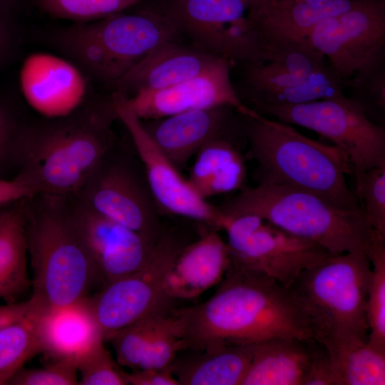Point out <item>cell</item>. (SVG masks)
Returning <instances> with one entry per match:
<instances>
[{"instance_id":"cell-1","label":"cell","mask_w":385,"mask_h":385,"mask_svg":"<svg viewBox=\"0 0 385 385\" xmlns=\"http://www.w3.org/2000/svg\"><path fill=\"white\" fill-rule=\"evenodd\" d=\"M206 301L175 309L184 350L253 345L276 337L314 339L287 287L230 265Z\"/></svg>"},{"instance_id":"cell-2","label":"cell","mask_w":385,"mask_h":385,"mask_svg":"<svg viewBox=\"0 0 385 385\" xmlns=\"http://www.w3.org/2000/svg\"><path fill=\"white\" fill-rule=\"evenodd\" d=\"M115 118L111 96L65 116L26 122L16 177L36 194L74 197L111 151Z\"/></svg>"},{"instance_id":"cell-3","label":"cell","mask_w":385,"mask_h":385,"mask_svg":"<svg viewBox=\"0 0 385 385\" xmlns=\"http://www.w3.org/2000/svg\"><path fill=\"white\" fill-rule=\"evenodd\" d=\"M28 257L35 310L83 299L102 278L88 252L71 197L34 194L24 200Z\"/></svg>"},{"instance_id":"cell-4","label":"cell","mask_w":385,"mask_h":385,"mask_svg":"<svg viewBox=\"0 0 385 385\" xmlns=\"http://www.w3.org/2000/svg\"><path fill=\"white\" fill-rule=\"evenodd\" d=\"M238 114L249 153L257 163L258 183L306 190L345 210L362 209L346 184L345 175H352V167L342 150L249 106Z\"/></svg>"},{"instance_id":"cell-5","label":"cell","mask_w":385,"mask_h":385,"mask_svg":"<svg viewBox=\"0 0 385 385\" xmlns=\"http://www.w3.org/2000/svg\"><path fill=\"white\" fill-rule=\"evenodd\" d=\"M218 209L225 215H257L332 255L367 253L374 230L362 209H342L312 192L276 184L243 187Z\"/></svg>"},{"instance_id":"cell-6","label":"cell","mask_w":385,"mask_h":385,"mask_svg":"<svg viewBox=\"0 0 385 385\" xmlns=\"http://www.w3.org/2000/svg\"><path fill=\"white\" fill-rule=\"evenodd\" d=\"M181 39L162 11L145 10L73 23L54 31L51 43L84 74L113 84L158 46Z\"/></svg>"},{"instance_id":"cell-7","label":"cell","mask_w":385,"mask_h":385,"mask_svg":"<svg viewBox=\"0 0 385 385\" xmlns=\"http://www.w3.org/2000/svg\"><path fill=\"white\" fill-rule=\"evenodd\" d=\"M370 273L364 251L332 255L302 272L287 287L314 340H368Z\"/></svg>"},{"instance_id":"cell-8","label":"cell","mask_w":385,"mask_h":385,"mask_svg":"<svg viewBox=\"0 0 385 385\" xmlns=\"http://www.w3.org/2000/svg\"><path fill=\"white\" fill-rule=\"evenodd\" d=\"M257 113L299 125L331 140L348 157L357 182L367 170L385 166V131L366 115V109L342 93L294 105H262Z\"/></svg>"},{"instance_id":"cell-9","label":"cell","mask_w":385,"mask_h":385,"mask_svg":"<svg viewBox=\"0 0 385 385\" xmlns=\"http://www.w3.org/2000/svg\"><path fill=\"white\" fill-rule=\"evenodd\" d=\"M221 215L220 230L227 234L231 266L263 274L285 287L302 272L332 255L257 215Z\"/></svg>"},{"instance_id":"cell-10","label":"cell","mask_w":385,"mask_h":385,"mask_svg":"<svg viewBox=\"0 0 385 385\" xmlns=\"http://www.w3.org/2000/svg\"><path fill=\"white\" fill-rule=\"evenodd\" d=\"M170 234L160 235L144 265L104 284L88 302L104 341L113 332L155 312L171 309L165 294L166 275L185 246Z\"/></svg>"},{"instance_id":"cell-11","label":"cell","mask_w":385,"mask_h":385,"mask_svg":"<svg viewBox=\"0 0 385 385\" xmlns=\"http://www.w3.org/2000/svg\"><path fill=\"white\" fill-rule=\"evenodd\" d=\"M250 0H170L162 12L190 46L230 65L249 61L252 41L246 14Z\"/></svg>"},{"instance_id":"cell-12","label":"cell","mask_w":385,"mask_h":385,"mask_svg":"<svg viewBox=\"0 0 385 385\" xmlns=\"http://www.w3.org/2000/svg\"><path fill=\"white\" fill-rule=\"evenodd\" d=\"M111 152L73 197L88 209L140 234L154 245L162 232L157 207L147 182Z\"/></svg>"},{"instance_id":"cell-13","label":"cell","mask_w":385,"mask_h":385,"mask_svg":"<svg viewBox=\"0 0 385 385\" xmlns=\"http://www.w3.org/2000/svg\"><path fill=\"white\" fill-rule=\"evenodd\" d=\"M309 42L345 82L385 54L384 0H357L349 10L322 19L312 28Z\"/></svg>"},{"instance_id":"cell-14","label":"cell","mask_w":385,"mask_h":385,"mask_svg":"<svg viewBox=\"0 0 385 385\" xmlns=\"http://www.w3.org/2000/svg\"><path fill=\"white\" fill-rule=\"evenodd\" d=\"M115 112L125 127L144 168L145 177L157 207L163 211L200 222L220 230L222 219L218 207L201 198L187 178L157 148L141 120L119 92L111 94Z\"/></svg>"},{"instance_id":"cell-15","label":"cell","mask_w":385,"mask_h":385,"mask_svg":"<svg viewBox=\"0 0 385 385\" xmlns=\"http://www.w3.org/2000/svg\"><path fill=\"white\" fill-rule=\"evenodd\" d=\"M126 100L143 120L217 106H230L237 111L247 106L235 92L231 65L225 59L196 76L160 90L138 93Z\"/></svg>"},{"instance_id":"cell-16","label":"cell","mask_w":385,"mask_h":385,"mask_svg":"<svg viewBox=\"0 0 385 385\" xmlns=\"http://www.w3.org/2000/svg\"><path fill=\"white\" fill-rule=\"evenodd\" d=\"M21 91L28 104L42 117L67 115L83 104L87 82L70 60L48 53H35L20 70Z\"/></svg>"},{"instance_id":"cell-17","label":"cell","mask_w":385,"mask_h":385,"mask_svg":"<svg viewBox=\"0 0 385 385\" xmlns=\"http://www.w3.org/2000/svg\"><path fill=\"white\" fill-rule=\"evenodd\" d=\"M71 200L83 237L104 284L144 265L153 245L135 231Z\"/></svg>"},{"instance_id":"cell-18","label":"cell","mask_w":385,"mask_h":385,"mask_svg":"<svg viewBox=\"0 0 385 385\" xmlns=\"http://www.w3.org/2000/svg\"><path fill=\"white\" fill-rule=\"evenodd\" d=\"M235 111L223 105L141 121L157 148L180 169L206 143L241 127Z\"/></svg>"},{"instance_id":"cell-19","label":"cell","mask_w":385,"mask_h":385,"mask_svg":"<svg viewBox=\"0 0 385 385\" xmlns=\"http://www.w3.org/2000/svg\"><path fill=\"white\" fill-rule=\"evenodd\" d=\"M222 59L182 42H168L153 50L112 85L114 91L130 97L196 76Z\"/></svg>"},{"instance_id":"cell-20","label":"cell","mask_w":385,"mask_h":385,"mask_svg":"<svg viewBox=\"0 0 385 385\" xmlns=\"http://www.w3.org/2000/svg\"><path fill=\"white\" fill-rule=\"evenodd\" d=\"M231 265L227 243L212 229L185 245L170 268L165 294L170 302L194 299L219 284Z\"/></svg>"},{"instance_id":"cell-21","label":"cell","mask_w":385,"mask_h":385,"mask_svg":"<svg viewBox=\"0 0 385 385\" xmlns=\"http://www.w3.org/2000/svg\"><path fill=\"white\" fill-rule=\"evenodd\" d=\"M88 297L42 312L36 310L40 353L51 361H69L78 366L86 354L105 342Z\"/></svg>"},{"instance_id":"cell-22","label":"cell","mask_w":385,"mask_h":385,"mask_svg":"<svg viewBox=\"0 0 385 385\" xmlns=\"http://www.w3.org/2000/svg\"><path fill=\"white\" fill-rule=\"evenodd\" d=\"M314 339L272 338L252 345V356L242 385H304Z\"/></svg>"},{"instance_id":"cell-23","label":"cell","mask_w":385,"mask_h":385,"mask_svg":"<svg viewBox=\"0 0 385 385\" xmlns=\"http://www.w3.org/2000/svg\"><path fill=\"white\" fill-rule=\"evenodd\" d=\"M323 18L301 0H250L246 14L254 44L309 43L312 28Z\"/></svg>"},{"instance_id":"cell-24","label":"cell","mask_w":385,"mask_h":385,"mask_svg":"<svg viewBox=\"0 0 385 385\" xmlns=\"http://www.w3.org/2000/svg\"><path fill=\"white\" fill-rule=\"evenodd\" d=\"M187 350L170 366L180 385H242L252 356V345Z\"/></svg>"},{"instance_id":"cell-25","label":"cell","mask_w":385,"mask_h":385,"mask_svg":"<svg viewBox=\"0 0 385 385\" xmlns=\"http://www.w3.org/2000/svg\"><path fill=\"white\" fill-rule=\"evenodd\" d=\"M247 176L241 152L227 138L213 139L195 154L187 178L203 200L240 190Z\"/></svg>"},{"instance_id":"cell-26","label":"cell","mask_w":385,"mask_h":385,"mask_svg":"<svg viewBox=\"0 0 385 385\" xmlns=\"http://www.w3.org/2000/svg\"><path fill=\"white\" fill-rule=\"evenodd\" d=\"M24 199L0 208V298L7 303L19 302L31 285L27 272Z\"/></svg>"},{"instance_id":"cell-27","label":"cell","mask_w":385,"mask_h":385,"mask_svg":"<svg viewBox=\"0 0 385 385\" xmlns=\"http://www.w3.org/2000/svg\"><path fill=\"white\" fill-rule=\"evenodd\" d=\"M337 385H384L385 352L368 340L344 337L324 340Z\"/></svg>"},{"instance_id":"cell-28","label":"cell","mask_w":385,"mask_h":385,"mask_svg":"<svg viewBox=\"0 0 385 385\" xmlns=\"http://www.w3.org/2000/svg\"><path fill=\"white\" fill-rule=\"evenodd\" d=\"M40 351L37 312L31 304L23 319L0 329V385L7 384L26 361Z\"/></svg>"},{"instance_id":"cell-29","label":"cell","mask_w":385,"mask_h":385,"mask_svg":"<svg viewBox=\"0 0 385 385\" xmlns=\"http://www.w3.org/2000/svg\"><path fill=\"white\" fill-rule=\"evenodd\" d=\"M367 255L371 263L366 302L368 342L385 352V235L374 230Z\"/></svg>"},{"instance_id":"cell-30","label":"cell","mask_w":385,"mask_h":385,"mask_svg":"<svg viewBox=\"0 0 385 385\" xmlns=\"http://www.w3.org/2000/svg\"><path fill=\"white\" fill-rule=\"evenodd\" d=\"M170 310L149 314L107 338L106 341L112 344L118 364L133 370L138 369L145 349L160 318Z\"/></svg>"},{"instance_id":"cell-31","label":"cell","mask_w":385,"mask_h":385,"mask_svg":"<svg viewBox=\"0 0 385 385\" xmlns=\"http://www.w3.org/2000/svg\"><path fill=\"white\" fill-rule=\"evenodd\" d=\"M142 0H37L48 16L73 23L93 21L125 11Z\"/></svg>"},{"instance_id":"cell-32","label":"cell","mask_w":385,"mask_h":385,"mask_svg":"<svg viewBox=\"0 0 385 385\" xmlns=\"http://www.w3.org/2000/svg\"><path fill=\"white\" fill-rule=\"evenodd\" d=\"M182 350H184V346L180 324L173 309L160 318L138 369L170 367Z\"/></svg>"},{"instance_id":"cell-33","label":"cell","mask_w":385,"mask_h":385,"mask_svg":"<svg viewBox=\"0 0 385 385\" xmlns=\"http://www.w3.org/2000/svg\"><path fill=\"white\" fill-rule=\"evenodd\" d=\"M24 121L14 107L0 100V179L14 178L19 173Z\"/></svg>"},{"instance_id":"cell-34","label":"cell","mask_w":385,"mask_h":385,"mask_svg":"<svg viewBox=\"0 0 385 385\" xmlns=\"http://www.w3.org/2000/svg\"><path fill=\"white\" fill-rule=\"evenodd\" d=\"M344 86L352 90L351 98L366 109L370 106L385 107V54L381 55L356 71Z\"/></svg>"},{"instance_id":"cell-35","label":"cell","mask_w":385,"mask_h":385,"mask_svg":"<svg viewBox=\"0 0 385 385\" xmlns=\"http://www.w3.org/2000/svg\"><path fill=\"white\" fill-rule=\"evenodd\" d=\"M354 194L372 228L385 235V166L364 173L356 182Z\"/></svg>"},{"instance_id":"cell-36","label":"cell","mask_w":385,"mask_h":385,"mask_svg":"<svg viewBox=\"0 0 385 385\" xmlns=\"http://www.w3.org/2000/svg\"><path fill=\"white\" fill-rule=\"evenodd\" d=\"M80 385H126L124 371L112 359L103 342L86 354L78 364Z\"/></svg>"},{"instance_id":"cell-37","label":"cell","mask_w":385,"mask_h":385,"mask_svg":"<svg viewBox=\"0 0 385 385\" xmlns=\"http://www.w3.org/2000/svg\"><path fill=\"white\" fill-rule=\"evenodd\" d=\"M78 366L69 361H50L37 369L21 368L8 381L12 385H75Z\"/></svg>"},{"instance_id":"cell-38","label":"cell","mask_w":385,"mask_h":385,"mask_svg":"<svg viewBox=\"0 0 385 385\" xmlns=\"http://www.w3.org/2000/svg\"><path fill=\"white\" fill-rule=\"evenodd\" d=\"M15 9L0 0V68L11 59L19 43Z\"/></svg>"},{"instance_id":"cell-39","label":"cell","mask_w":385,"mask_h":385,"mask_svg":"<svg viewBox=\"0 0 385 385\" xmlns=\"http://www.w3.org/2000/svg\"><path fill=\"white\" fill-rule=\"evenodd\" d=\"M312 362L304 385H337L325 347L316 340L312 342Z\"/></svg>"},{"instance_id":"cell-40","label":"cell","mask_w":385,"mask_h":385,"mask_svg":"<svg viewBox=\"0 0 385 385\" xmlns=\"http://www.w3.org/2000/svg\"><path fill=\"white\" fill-rule=\"evenodd\" d=\"M124 376L128 384L132 385H180L170 366L135 369L130 373L124 371Z\"/></svg>"},{"instance_id":"cell-41","label":"cell","mask_w":385,"mask_h":385,"mask_svg":"<svg viewBox=\"0 0 385 385\" xmlns=\"http://www.w3.org/2000/svg\"><path fill=\"white\" fill-rule=\"evenodd\" d=\"M34 194L30 185L17 177L9 180L0 179V208Z\"/></svg>"},{"instance_id":"cell-42","label":"cell","mask_w":385,"mask_h":385,"mask_svg":"<svg viewBox=\"0 0 385 385\" xmlns=\"http://www.w3.org/2000/svg\"><path fill=\"white\" fill-rule=\"evenodd\" d=\"M324 17L334 16L349 10L357 0H301Z\"/></svg>"},{"instance_id":"cell-43","label":"cell","mask_w":385,"mask_h":385,"mask_svg":"<svg viewBox=\"0 0 385 385\" xmlns=\"http://www.w3.org/2000/svg\"><path fill=\"white\" fill-rule=\"evenodd\" d=\"M31 302H17L0 306V329L23 319L31 311Z\"/></svg>"},{"instance_id":"cell-44","label":"cell","mask_w":385,"mask_h":385,"mask_svg":"<svg viewBox=\"0 0 385 385\" xmlns=\"http://www.w3.org/2000/svg\"><path fill=\"white\" fill-rule=\"evenodd\" d=\"M3 1H5L8 4H9L10 5H11L12 6H14V8L16 7V6L22 1V0H1Z\"/></svg>"}]
</instances>
